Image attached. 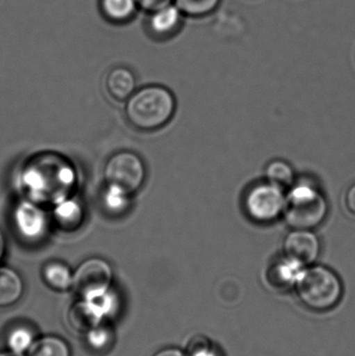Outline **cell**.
Segmentation results:
<instances>
[{"instance_id":"cell-1","label":"cell","mask_w":355,"mask_h":356,"mask_svg":"<svg viewBox=\"0 0 355 356\" xmlns=\"http://www.w3.org/2000/svg\"><path fill=\"white\" fill-rule=\"evenodd\" d=\"M329 213V202L321 184L310 175L296 177L287 188L283 219L291 229L315 230Z\"/></svg>"},{"instance_id":"cell-2","label":"cell","mask_w":355,"mask_h":356,"mask_svg":"<svg viewBox=\"0 0 355 356\" xmlns=\"http://www.w3.org/2000/svg\"><path fill=\"white\" fill-rule=\"evenodd\" d=\"M299 302L313 313L333 311L341 302L344 286L335 270L320 264L306 266L293 289Z\"/></svg>"},{"instance_id":"cell-3","label":"cell","mask_w":355,"mask_h":356,"mask_svg":"<svg viewBox=\"0 0 355 356\" xmlns=\"http://www.w3.org/2000/svg\"><path fill=\"white\" fill-rule=\"evenodd\" d=\"M176 112V99L168 88L150 85L135 92L126 104L127 120L135 129L154 131L166 127Z\"/></svg>"},{"instance_id":"cell-4","label":"cell","mask_w":355,"mask_h":356,"mask_svg":"<svg viewBox=\"0 0 355 356\" xmlns=\"http://www.w3.org/2000/svg\"><path fill=\"white\" fill-rule=\"evenodd\" d=\"M25 175V184L35 197L60 202L67 198L73 186L74 175L71 167L56 159L43 158L31 164Z\"/></svg>"},{"instance_id":"cell-5","label":"cell","mask_w":355,"mask_h":356,"mask_svg":"<svg viewBox=\"0 0 355 356\" xmlns=\"http://www.w3.org/2000/svg\"><path fill=\"white\" fill-rule=\"evenodd\" d=\"M287 204V190L272 182L256 181L243 194L242 207L250 221L260 225L274 223L283 218Z\"/></svg>"},{"instance_id":"cell-6","label":"cell","mask_w":355,"mask_h":356,"mask_svg":"<svg viewBox=\"0 0 355 356\" xmlns=\"http://www.w3.org/2000/svg\"><path fill=\"white\" fill-rule=\"evenodd\" d=\"M116 305L118 301L112 290L96 298H81L69 309L68 323L75 332L85 336L106 323V318L114 313Z\"/></svg>"},{"instance_id":"cell-7","label":"cell","mask_w":355,"mask_h":356,"mask_svg":"<svg viewBox=\"0 0 355 356\" xmlns=\"http://www.w3.org/2000/svg\"><path fill=\"white\" fill-rule=\"evenodd\" d=\"M104 178L108 186L121 188L127 194H133L145 181V164L135 152H117L104 167Z\"/></svg>"},{"instance_id":"cell-8","label":"cell","mask_w":355,"mask_h":356,"mask_svg":"<svg viewBox=\"0 0 355 356\" xmlns=\"http://www.w3.org/2000/svg\"><path fill=\"white\" fill-rule=\"evenodd\" d=\"M112 267L98 257L85 259L73 273L72 288L81 298L92 299L102 296L112 290Z\"/></svg>"},{"instance_id":"cell-9","label":"cell","mask_w":355,"mask_h":356,"mask_svg":"<svg viewBox=\"0 0 355 356\" xmlns=\"http://www.w3.org/2000/svg\"><path fill=\"white\" fill-rule=\"evenodd\" d=\"M283 253L306 266L316 264L322 252V242L312 229H291L283 238Z\"/></svg>"},{"instance_id":"cell-10","label":"cell","mask_w":355,"mask_h":356,"mask_svg":"<svg viewBox=\"0 0 355 356\" xmlns=\"http://www.w3.org/2000/svg\"><path fill=\"white\" fill-rule=\"evenodd\" d=\"M306 267L297 259L283 253L271 261L267 270V282L275 290H293Z\"/></svg>"},{"instance_id":"cell-11","label":"cell","mask_w":355,"mask_h":356,"mask_svg":"<svg viewBox=\"0 0 355 356\" xmlns=\"http://www.w3.org/2000/svg\"><path fill=\"white\" fill-rule=\"evenodd\" d=\"M14 217L17 229L27 240H39L47 230L45 213L28 201L19 203Z\"/></svg>"},{"instance_id":"cell-12","label":"cell","mask_w":355,"mask_h":356,"mask_svg":"<svg viewBox=\"0 0 355 356\" xmlns=\"http://www.w3.org/2000/svg\"><path fill=\"white\" fill-rule=\"evenodd\" d=\"M185 16L174 3L149 13L147 18L148 31L156 39L173 37L181 29Z\"/></svg>"},{"instance_id":"cell-13","label":"cell","mask_w":355,"mask_h":356,"mask_svg":"<svg viewBox=\"0 0 355 356\" xmlns=\"http://www.w3.org/2000/svg\"><path fill=\"white\" fill-rule=\"evenodd\" d=\"M106 89L108 94L118 102L129 99L135 93V74L126 67L112 69L106 77Z\"/></svg>"},{"instance_id":"cell-14","label":"cell","mask_w":355,"mask_h":356,"mask_svg":"<svg viewBox=\"0 0 355 356\" xmlns=\"http://www.w3.org/2000/svg\"><path fill=\"white\" fill-rule=\"evenodd\" d=\"M24 282L18 272L0 267V309L13 307L22 298Z\"/></svg>"},{"instance_id":"cell-15","label":"cell","mask_w":355,"mask_h":356,"mask_svg":"<svg viewBox=\"0 0 355 356\" xmlns=\"http://www.w3.org/2000/svg\"><path fill=\"white\" fill-rule=\"evenodd\" d=\"M104 18L114 24H124L133 20L139 10L137 0H99Z\"/></svg>"},{"instance_id":"cell-16","label":"cell","mask_w":355,"mask_h":356,"mask_svg":"<svg viewBox=\"0 0 355 356\" xmlns=\"http://www.w3.org/2000/svg\"><path fill=\"white\" fill-rule=\"evenodd\" d=\"M35 340V332L31 326L24 323H17L8 330L4 341L8 351L24 355L28 353Z\"/></svg>"},{"instance_id":"cell-17","label":"cell","mask_w":355,"mask_h":356,"mask_svg":"<svg viewBox=\"0 0 355 356\" xmlns=\"http://www.w3.org/2000/svg\"><path fill=\"white\" fill-rule=\"evenodd\" d=\"M54 219L58 226L65 230H74L83 220V211L76 200L65 198L56 203L53 211Z\"/></svg>"},{"instance_id":"cell-18","label":"cell","mask_w":355,"mask_h":356,"mask_svg":"<svg viewBox=\"0 0 355 356\" xmlns=\"http://www.w3.org/2000/svg\"><path fill=\"white\" fill-rule=\"evenodd\" d=\"M43 280L52 290L64 292L72 288L73 273L65 264L51 261L44 267Z\"/></svg>"},{"instance_id":"cell-19","label":"cell","mask_w":355,"mask_h":356,"mask_svg":"<svg viewBox=\"0 0 355 356\" xmlns=\"http://www.w3.org/2000/svg\"><path fill=\"white\" fill-rule=\"evenodd\" d=\"M26 356H71L68 343L58 336L38 338Z\"/></svg>"},{"instance_id":"cell-20","label":"cell","mask_w":355,"mask_h":356,"mask_svg":"<svg viewBox=\"0 0 355 356\" xmlns=\"http://www.w3.org/2000/svg\"><path fill=\"white\" fill-rule=\"evenodd\" d=\"M264 177L267 181L272 182L287 190L295 181L297 175L290 163L281 159H275L265 167Z\"/></svg>"},{"instance_id":"cell-21","label":"cell","mask_w":355,"mask_h":356,"mask_svg":"<svg viewBox=\"0 0 355 356\" xmlns=\"http://www.w3.org/2000/svg\"><path fill=\"white\" fill-rule=\"evenodd\" d=\"M222 0H174L173 3L190 18H204L213 14Z\"/></svg>"},{"instance_id":"cell-22","label":"cell","mask_w":355,"mask_h":356,"mask_svg":"<svg viewBox=\"0 0 355 356\" xmlns=\"http://www.w3.org/2000/svg\"><path fill=\"white\" fill-rule=\"evenodd\" d=\"M85 337L88 346L95 353L108 350L114 340V334H113L112 330L106 325V323L88 332Z\"/></svg>"},{"instance_id":"cell-23","label":"cell","mask_w":355,"mask_h":356,"mask_svg":"<svg viewBox=\"0 0 355 356\" xmlns=\"http://www.w3.org/2000/svg\"><path fill=\"white\" fill-rule=\"evenodd\" d=\"M129 196L121 188L108 186V191L104 194V204L108 211L114 213H122L129 205Z\"/></svg>"},{"instance_id":"cell-24","label":"cell","mask_w":355,"mask_h":356,"mask_svg":"<svg viewBox=\"0 0 355 356\" xmlns=\"http://www.w3.org/2000/svg\"><path fill=\"white\" fill-rule=\"evenodd\" d=\"M188 356H222L218 347L206 338H197L190 344Z\"/></svg>"},{"instance_id":"cell-25","label":"cell","mask_w":355,"mask_h":356,"mask_svg":"<svg viewBox=\"0 0 355 356\" xmlns=\"http://www.w3.org/2000/svg\"><path fill=\"white\" fill-rule=\"evenodd\" d=\"M173 1L174 0H137L139 8L145 10L148 14L169 6V4L173 3Z\"/></svg>"},{"instance_id":"cell-26","label":"cell","mask_w":355,"mask_h":356,"mask_svg":"<svg viewBox=\"0 0 355 356\" xmlns=\"http://www.w3.org/2000/svg\"><path fill=\"white\" fill-rule=\"evenodd\" d=\"M344 205L346 211L355 217V182L350 184L344 195Z\"/></svg>"},{"instance_id":"cell-27","label":"cell","mask_w":355,"mask_h":356,"mask_svg":"<svg viewBox=\"0 0 355 356\" xmlns=\"http://www.w3.org/2000/svg\"><path fill=\"white\" fill-rule=\"evenodd\" d=\"M152 356H188V353L179 347L169 346L160 349Z\"/></svg>"},{"instance_id":"cell-28","label":"cell","mask_w":355,"mask_h":356,"mask_svg":"<svg viewBox=\"0 0 355 356\" xmlns=\"http://www.w3.org/2000/svg\"><path fill=\"white\" fill-rule=\"evenodd\" d=\"M4 251H6V240H4L3 234L0 230V259L3 257Z\"/></svg>"},{"instance_id":"cell-29","label":"cell","mask_w":355,"mask_h":356,"mask_svg":"<svg viewBox=\"0 0 355 356\" xmlns=\"http://www.w3.org/2000/svg\"><path fill=\"white\" fill-rule=\"evenodd\" d=\"M0 356H23L21 355H17V353H12V351H1Z\"/></svg>"}]
</instances>
